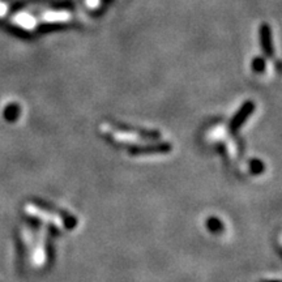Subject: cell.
<instances>
[{"mask_svg":"<svg viewBox=\"0 0 282 282\" xmlns=\"http://www.w3.org/2000/svg\"><path fill=\"white\" fill-rule=\"evenodd\" d=\"M102 131L109 135L113 140H115L117 143L121 144H136L141 141L137 133H131V132H124V131H118V129H113L110 127H107V124H102Z\"/></svg>","mask_w":282,"mask_h":282,"instance_id":"2","label":"cell"},{"mask_svg":"<svg viewBox=\"0 0 282 282\" xmlns=\"http://www.w3.org/2000/svg\"><path fill=\"white\" fill-rule=\"evenodd\" d=\"M260 40H261V46H263L265 54H267L268 56L273 55V46H272L271 30H269L268 25H263L260 28Z\"/></svg>","mask_w":282,"mask_h":282,"instance_id":"4","label":"cell"},{"mask_svg":"<svg viewBox=\"0 0 282 282\" xmlns=\"http://www.w3.org/2000/svg\"><path fill=\"white\" fill-rule=\"evenodd\" d=\"M25 210L28 214H30V216L36 217V218H38V220L43 221V222H47V224L52 225L54 227H56V229H64V221L60 218L59 216H56V214H54V213H48L46 212V210H43V209L40 208H37V206L34 205H26L25 206Z\"/></svg>","mask_w":282,"mask_h":282,"instance_id":"1","label":"cell"},{"mask_svg":"<svg viewBox=\"0 0 282 282\" xmlns=\"http://www.w3.org/2000/svg\"><path fill=\"white\" fill-rule=\"evenodd\" d=\"M208 227L212 231H218V229H221V222L216 218H210L208 221Z\"/></svg>","mask_w":282,"mask_h":282,"instance_id":"6","label":"cell"},{"mask_svg":"<svg viewBox=\"0 0 282 282\" xmlns=\"http://www.w3.org/2000/svg\"><path fill=\"white\" fill-rule=\"evenodd\" d=\"M253 70L256 71V72H261V71L265 68V62H264L263 58H255L253 59Z\"/></svg>","mask_w":282,"mask_h":282,"instance_id":"5","label":"cell"},{"mask_svg":"<svg viewBox=\"0 0 282 282\" xmlns=\"http://www.w3.org/2000/svg\"><path fill=\"white\" fill-rule=\"evenodd\" d=\"M275 282H277V281H275Z\"/></svg>","mask_w":282,"mask_h":282,"instance_id":"7","label":"cell"},{"mask_svg":"<svg viewBox=\"0 0 282 282\" xmlns=\"http://www.w3.org/2000/svg\"><path fill=\"white\" fill-rule=\"evenodd\" d=\"M252 110H253V103L252 102L245 103L244 106L238 111V114L235 115L233 121H231V128L237 129L238 127H241V124L247 119V117H248L249 114L252 113Z\"/></svg>","mask_w":282,"mask_h":282,"instance_id":"3","label":"cell"}]
</instances>
